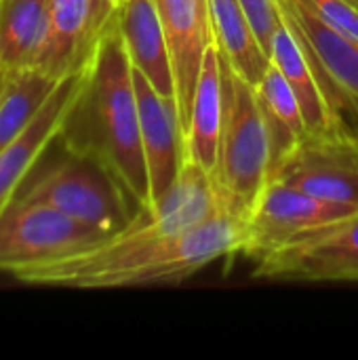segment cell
<instances>
[{"label":"cell","instance_id":"cell-9","mask_svg":"<svg viewBox=\"0 0 358 360\" xmlns=\"http://www.w3.org/2000/svg\"><path fill=\"white\" fill-rule=\"evenodd\" d=\"M268 179L358 209V139L306 135L272 167Z\"/></svg>","mask_w":358,"mask_h":360},{"label":"cell","instance_id":"cell-1","mask_svg":"<svg viewBox=\"0 0 358 360\" xmlns=\"http://www.w3.org/2000/svg\"><path fill=\"white\" fill-rule=\"evenodd\" d=\"M243 230L245 217L222 205L213 177L184 160L179 179L150 213L89 249L11 276L70 289L177 285L219 257L241 253Z\"/></svg>","mask_w":358,"mask_h":360},{"label":"cell","instance_id":"cell-22","mask_svg":"<svg viewBox=\"0 0 358 360\" xmlns=\"http://www.w3.org/2000/svg\"><path fill=\"white\" fill-rule=\"evenodd\" d=\"M6 80H8V74L6 72H0V99H2L4 89H6Z\"/></svg>","mask_w":358,"mask_h":360},{"label":"cell","instance_id":"cell-5","mask_svg":"<svg viewBox=\"0 0 358 360\" xmlns=\"http://www.w3.org/2000/svg\"><path fill=\"white\" fill-rule=\"evenodd\" d=\"M321 84L340 135L358 139V40L338 32L304 0H276Z\"/></svg>","mask_w":358,"mask_h":360},{"label":"cell","instance_id":"cell-13","mask_svg":"<svg viewBox=\"0 0 358 360\" xmlns=\"http://www.w3.org/2000/svg\"><path fill=\"white\" fill-rule=\"evenodd\" d=\"M84 72L57 82L25 131L0 152V211L17 196L25 177L57 137L61 120L82 82Z\"/></svg>","mask_w":358,"mask_h":360},{"label":"cell","instance_id":"cell-14","mask_svg":"<svg viewBox=\"0 0 358 360\" xmlns=\"http://www.w3.org/2000/svg\"><path fill=\"white\" fill-rule=\"evenodd\" d=\"M118 30L133 68L160 95L175 99V78L156 0H124L118 6Z\"/></svg>","mask_w":358,"mask_h":360},{"label":"cell","instance_id":"cell-6","mask_svg":"<svg viewBox=\"0 0 358 360\" xmlns=\"http://www.w3.org/2000/svg\"><path fill=\"white\" fill-rule=\"evenodd\" d=\"M357 215V207L329 202L268 179L245 215L241 253L247 257H262L268 251L308 238Z\"/></svg>","mask_w":358,"mask_h":360},{"label":"cell","instance_id":"cell-10","mask_svg":"<svg viewBox=\"0 0 358 360\" xmlns=\"http://www.w3.org/2000/svg\"><path fill=\"white\" fill-rule=\"evenodd\" d=\"M116 19L118 8L110 0H49V34L38 72L55 82L84 72Z\"/></svg>","mask_w":358,"mask_h":360},{"label":"cell","instance_id":"cell-21","mask_svg":"<svg viewBox=\"0 0 358 360\" xmlns=\"http://www.w3.org/2000/svg\"><path fill=\"white\" fill-rule=\"evenodd\" d=\"M253 30H255V36L264 49V53L270 57V51H272V38L279 30V25L283 23V15H281V8H279V2L276 0H241Z\"/></svg>","mask_w":358,"mask_h":360},{"label":"cell","instance_id":"cell-7","mask_svg":"<svg viewBox=\"0 0 358 360\" xmlns=\"http://www.w3.org/2000/svg\"><path fill=\"white\" fill-rule=\"evenodd\" d=\"M106 238L42 202L13 198L0 211V272L51 264Z\"/></svg>","mask_w":358,"mask_h":360},{"label":"cell","instance_id":"cell-20","mask_svg":"<svg viewBox=\"0 0 358 360\" xmlns=\"http://www.w3.org/2000/svg\"><path fill=\"white\" fill-rule=\"evenodd\" d=\"M55 86V80L34 70L8 74L0 99V152L25 131Z\"/></svg>","mask_w":358,"mask_h":360},{"label":"cell","instance_id":"cell-15","mask_svg":"<svg viewBox=\"0 0 358 360\" xmlns=\"http://www.w3.org/2000/svg\"><path fill=\"white\" fill-rule=\"evenodd\" d=\"M224 124V82L219 65V44L213 40L205 53L194 91L188 131L184 137L186 160L196 162L209 175L215 173Z\"/></svg>","mask_w":358,"mask_h":360},{"label":"cell","instance_id":"cell-8","mask_svg":"<svg viewBox=\"0 0 358 360\" xmlns=\"http://www.w3.org/2000/svg\"><path fill=\"white\" fill-rule=\"evenodd\" d=\"M253 278L358 283V215L257 257Z\"/></svg>","mask_w":358,"mask_h":360},{"label":"cell","instance_id":"cell-11","mask_svg":"<svg viewBox=\"0 0 358 360\" xmlns=\"http://www.w3.org/2000/svg\"><path fill=\"white\" fill-rule=\"evenodd\" d=\"M173 78H175V101L186 137L196 82L200 76L203 59L209 44L215 40L209 0H156Z\"/></svg>","mask_w":358,"mask_h":360},{"label":"cell","instance_id":"cell-4","mask_svg":"<svg viewBox=\"0 0 358 360\" xmlns=\"http://www.w3.org/2000/svg\"><path fill=\"white\" fill-rule=\"evenodd\" d=\"M224 82V124L213 186L222 205L245 217L272 169L268 122L257 86L245 80L219 51Z\"/></svg>","mask_w":358,"mask_h":360},{"label":"cell","instance_id":"cell-12","mask_svg":"<svg viewBox=\"0 0 358 360\" xmlns=\"http://www.w3.org/2000/svg\"><path fill=\"white\" fill-rule=\"evenodd\" d=\"M137 108H139V129L143 158L148 167L152 202L156 205L179 179L186 154H184V133L177 112V101L173 97L160 95L152 82L133 68ZM154 209V207H152Z\"/></svg>","mask_w":358,"mask_h":360},{"label":"cell","instance_id":"cell-3","mask_svg":"<svg viewBox=\"0 0 358 360\" xmlns=\"http://www.w3.org/2000/svg\"><path fill=\"white\" fill-rule=\"evenodd\" d=\"M15 198L42 202L106 236L120 232L139 215L99 162L70 152L57 137L34 165Z\"/></svg>","mask_w":358,"mask_h":360},{"label":"cell","instance_id":"cell-2","mask_svg":"<svg viewBox=\"0 0 358 360\" xmlns=\"http://www.w3.org/2000/svg\"><path fill=\"white\" fill-rule=\"evenodd\" d=\"M57 139L70 152L99 162L116 179L137 213L152 211L133 63L118 19L84 70Z\"/></svg>","mask_w":358,"mask_h":360},{"label":"cell","instance_id":"cell-18","mask_svg":"<svg viewBox=\"0 0 358 360\" xmlns=\"http://www.w3.org/2000/svg\"><path fill=\"white\" fill-rule=\"evenodd\" d=\"M209 8L219 51L245 80L257 86L272 61L264 53L241 0H209Z\"/></svg>","mask_w":358,"mask_h":360},{"label":"cell","instance_id":"cell-16","mask_svg":"<svg viewBox=\"0 0 358 360\" xmlns=\"http://www.w3.org/2000/svg\"><path fill=\"white\" fill-rule=\"evenodd\" d=\"M46 34L49 0H0V72H38Z\"/></svg>","mask_w":358,"mask_h":360},{"label":"cell","instance_id":"cell-19","mask_svg":"<svg viewBox=\"0 0 358 360\" xmlns=\"http://www.w3.org/2000/svg\"><path fill=\"white\" fill-rule=\"evenodd\" d=\"M257 97L270 131L272 167H274L295 143H300L308 135V131H306L300 101L293 89L289 86L287 78L274 63H270L268 72L260 80Z\"/></svg>","mask_w":358,"mask_h":360},{"label":"cell","instance_id":"cell-23","mask_svg":"<svg viewBox=\"0 0 358 360\" xmlns=\"http://www.w3.org/2000/svg\"><path fill=\"white\" fill-rule=\"evenodd\" d=\"M110 2H112V4H114V6H116V8H118V6H120V4H122V2H124V0H110Z\"/></svg>","mask_w":358,"mask_h":360},{"label":"cell","instance_id":"cell-17","mask_svg":"<svg viewBox=\"0 0 358 360\" xmlns=\"http://www.w3.org/2000/svg\"><path fill=\"white\" fill-rule=\"evenodd\" d=\"M270 61L283 72L289 86L293 89V93L300 101L302 114H304L308 135H319V137L340 135L331 120V114L327 110V103H325L321 84L314 76V70H312L310 61L306 59V53H304L298 36L285 23V19L272 38Z\"/></svg>","mask_w":358,"mask_h":360}]
</instances>
